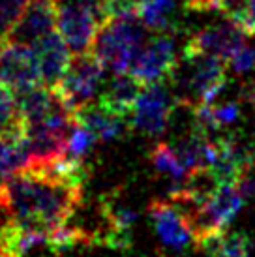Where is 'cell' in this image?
Listing matches in <instances>:
<instances>
[{
	"label": "cell",
	"instance_id": "cell-24",
	"mask_svg": "<svg viewBox=\"0 0 255 257\" xmlns=\"http://www.w3.org/2000/svg\"><path fill=\"white\" fill-rule=\"evenodd\" d=\"M234 73H248L255 70V43L251 40L242 45L240 49L233 55V58L227 62Z\"/></svg>",
	"mask_w": 255,
	"mask_h": 257
},
{
	"label": "cell",
	"instance_id": "cell-4",
	"mask_svg": "<svg viewBox=\"0 0 255 257\" xmlns=\"http://www.w3.org/2000/svg\"><path fill=\"white\" fill-rule=\"evenodd\" d=\"M101 25V0H58V32L73 55L92 51Z\"/></svg>",
	"mask_w": 255,
	"mask_h": 257
},
{
	"label": "cell",
	"instance_id": "cell-5",
	"mask_svg": "<svg viewBox=\"0 0 255 257\" xmlns=\"http://www.w3.org/2000/svg\"><path fill=\"white\" fill-rule=\"evenodd\" d=\"M105 70L107 68L94 51L73 55L66 75L53 90L58 94L64 105L75 113L96 100Z\"/></svg>",
	"mask_w": 255,
	"mask_h": 257
},
{
	"label": "cell",
	"instance_id": "cell-16",
	"mask_svg": "<svg viewBox=\"0 0 255 257\" xmlns=\"http://www.w3.org/2000/svg\"><path fill=\"white\" fill-rule=\"evenodd\" d=\"M29 167L30 154L23 136H0V180H8Z\"/></svg>",
	"mask_w": 255,
	"mask_h": 257
},
{
	"label": "cell",
	"instance_id": "cell-23",
	"mask_svg": "<svg viewBox=\"0 0 255 257\" xmlns=\"http://www.w3.org/2000/svg\"><path fill=\"white\" fill-rule=\"evenodd\" d=\"M139 6H141V0H101L103 23L109 19L139 15Z\"/></svg>",
	"mask_w": 255,
	"mask_h": 257
},
{
	"label": "cell",
	"instance_id": "cell-19",
	"mask_svg": "<svg viewBox=\"0 0 255 257\" xmlns=\"http://www.w3.org/2000/svg\"><path fill=\"white\" fill-rule=\"evenodd\" d=\"M96 141H98V139L77 122V126L71 130L70 137H68L66 158H68V160H75V162H85L86 156L92 152Z\"/></svg>",
	"mask_w": 255,
	"mask_h": 257
},
{
	"label": "cell",
	"instance_id": "cell-11",
	"mask_svg": "<svg viewBox=\"0 0 255 257\" xmlns=\"http://www.w3.org/2000/svg\"><path fill=\"white\" fill-rule=\"evenodd\" d=\"M55 30H58V0H30L8 42L32 47Z\"/></svg>",
	"mask_w": 255,
	"mask_h": 257
},
{
	"label": "cell",
	"instance_id": "cell-12",
	"mask_svg": "<svg viewBox=\"0 0 255 257\" xmlns=\"http://www.w3.org/2000/svg\"><path fill=\"white\" fill-rule=\"evenodd\" d=\"M32 49H34L36 58H38L42 83L49 88H55L68 72L73 53L70 51L68 43L58 30L51 32L49 36H45L43 40L34 43Z\"/></svg>",
	"mask_w": 255,
	"mask_h": 257
},
{
	"label": "cell",
	"instance_id": "cell-26",
	"mask_svg": "<svg viewBox=\"0 0 255 257\" xmlns=\"http://www.w3.org/2000/svg\"><path fill=\"white\" fill-rule=\"evenodd\" d=\"M0 86H2V83H0Z\"/></svg>",
	"mask_w": 255,
	"mask_h": 257
},
{
	"label": "cell",
	"instance_id": "cell-9",
	"mask_svg": "<svg viewBox=\"0 0 255 257\" xmlns=\"http://www.w3.org/2000/svg\"><path fill=\"white\" fill-rule=\"evenodd\" d=\"M0 83L12 92L43 85L32 47L15 42H4L0 45Z\"/></svg>",
	"mask_w": 255,
	"mask_h": 257
},
{
	"label": "cell",
	"instance_id": "cell-10",
	"mask_svg": "<svg viewBox=\"0 0 255 257\" xmlns=\"http://www.w3.org/2000/svg\"><path fill=\"white\" fill-rule=\"evenodd\" d=\"M149 214L160 240L167 248L184 251L195 246V235L190 220L171 199H152L149 203Z\"/></svg>",
	"mask_w": 255,
	"mask_h": 257
},
{
	"label": "cell",
	"instance_id": "cell-2",
	"mask_svg": "<svg viewBox=\"0 0 255 257\" xmlns=\"http://www.w3.org/2000/svg\"><path fill=\"white\" fill-rule=\"evenodd\" d=\"M227 77V62L208 55H182L171 85L175 90L177 105L195 109L206 103H214L223 90Z\"/></svg>",
	"mask_w": 255,
	"mask_h": 257
},
{
	"label": "cell",
	"instance_id": "cell-15",
	"mask_svg": "<svg viewBox=\"0 0 255 257\" xmlns=\"http://www.w3.org/2000/svg\"><path fill=\"white\" fill-rule=\"evenodd\" d=\"M150 162L154 165L160 175L167 177L171 182V192L173 190H180L188 184L191 173L184 167V164L180 162L178 154L175 152V149L167 143H158L152 147L150 150Z\"/></svg>",
	"mask_w": 255,
	"mask_h": 257
},
{
	"label": "cell",
	"instance_id": "cell-6",
	"mask_svg": "<svg viewBox=\"0 0 255 257\" xmlns=\"http://www.w3.org/2000/svg\"><path fill=\"white\" fill-rule=\"evenodd\" d=\"M177 66L178 57L173 34H154V38L147 40L143 49L137 53L128 73H132L143 86H147L171 79Z\"/></svg>",
	"mask_w": 255,
	"mask_h": 257
},
{
	"label": "cell",
	"instance_id": "cell-14",
	"mask_svg": "<svg viewBox=\"0 0 255 257\" xmlns=\"http://www.w3.org/2000/svg\"><path fill=\"white\" fill-rule=\"evenodd\" d=\"M143 90V85L132 73H113V79L107 83V86L101 90L99 103L122 116H130L134 113V107L139 94Z\"/></svg>",
	"mask_w": 255,
	"mask_h": 257
},
{
	"label": "cell",
	"instance_id": "cell-13",
	"mask_svg": "<svg viewBox=\"0 0 255 257\" xmlns=\"http://www.w3.org/2000/svg\"><path fill=\"white\" fill-rule=\"evenodd\" d=\"M75 118L98 141H113L122 137L126 132V116L109 111L99 101H92L75 111Z\"/></svg>",
	"mask_w": 255,
	"mask_h": 257
},
{
	"label": "cell",
	"instance_id": "cell-21",
	"mask_svg": "<svg viewBox=\"0 0 255 257\" xmlns=\"http://www.w3.org/2000/svg\"><path fill=\"white\" fill-rule=\"evenodd\" d=\"M17 229L15 210L8 193L6 182L0 184V242H8Z\"/></svg>",
	"mask_w": 255,
	"mask_h": 257
},
{
	"label": "cell",
	"instance_id": "cell-1",
	"mask_svg": "<svg viewBox=\"0 0 255 257\" xmlns=\"http://www.w3.org/2000/svg\"><path fill=\"white\" fill-rule=\"evenodd\" d=\"M19 227L51 231L68 223L83 205V182L43 171H23L6 180Z\"/></svg>",
	"mask_w": 255,
	"mask_h": 257
},
{
	"label": "cell",
	"instance_id": "cell-25",
	"mask_svg": "<svg viewBox=\"0 0 255 257\" xmlns=\"http://www.w3.org/2000/svg\"><path fill=\"white\" fill-rule=\"evenodd\" d=\"M0 257H15L14 251L10 250L8 242H0Z\"/></svg>",
	"mask_w": 255,
	"mask_h": 257
},
{
	"label": "cell",
	"instance_id": "cell-20",
	"mask_svg": "<svg viewBox=\"0 0 255 257\" xmlns=\"http://www.w3.org/2000/svg\"><path fill=\"white\" fill-rule=\"evenodd\" d=\"M29 2L30 0H0V45L8 42L10 32L17 25Z\"/></svg>",
	"mask_w": 255,
	"mask_h": 257
},
{
	"label": "cell",
	"instance_id": "cell-3",
	"mask_svg": "<svg viewBox=\"0 0 255 257\" xmlns=\"http://www.w3.org/2000/svg\"><path fill=\"white\" fill-rule=\"evenodd\" d=\"M149 29L139 15L109 19L101 25L92 51L107 70L113 73H128L137 53L147 43Z\"/></svg>",
	"mask_w": 255,
	"mask_h": 257
},
{
	"label": "cell",
	"instance_id": "cell-22",
	"mask_svg": "<svg viewBox=\"0 0 255 257\" xmlns=\"http://www.w3.org/2000/svg\"><path fill=\"white\" fill-rule=\"evenodd\" d=\"M244 4V0H184V6L197 14H223L225 17L231 15Z\"/></svg>",
	"mask_w": 255,
	"mask_h": 257
},
{
	"label": "cell",
	"instance_id": "cell-18",
	"mask_svg": "<svg viewBox=\"0 0 255 257\" xmlns=\"http://www.w3.org/2000/svg\"><path fill=\"white\" fill-rule=\"evenodd\" d=\"M212 257H251V240L244 233H221L201 248Z\"/></svg>",
	"mask_w": 255,
	"mask_h": 257
},
{
	"label": "cell",
	"instance_id": "cell-8",
	"mask_svg": "<svg viewBox=\"0 0 255 257\" xmlns=\"http://www.w3.org/2000/svg\"><path fill=\"white\" fill-rule=\"evenodd\" d=\"M177 100L162 83L143 86L132 113V126L145 136H162L167 130Z\"/></svg>",
	"mask_w": 255,
	"mask_h": 257
},
{
	"label": "cell",
	"instance_id": "cell-17",
	"mask_svg": "<svg viewBox=\"0 0 255 257\" xmlns=\"http://www.w3.org/2000/svg\"><path fill=\"white\" fill-rule=\"evenodd\" d=\"M177 0H141L139 17L152 34H173Z\"/></svg>",
	"mask_w": 255,
	"mask_h": 257
},
{
	"label": "cell",
	"instance_id": "cell-7",
	"mask_svg": "<svg viewBox=\"0 0 255 257\" xmlns=\"http://www.w3.org/2000/svg\"><path fill=\"white\" fill-rule=\"evenodd\" d=\"M249 38L238 23L227 17L223 23L193 32L184 45L186 55H208L229 62Z\"/></svg>",
	"mask_w": 255,
	"mask_h": 257
}]
</instances>
